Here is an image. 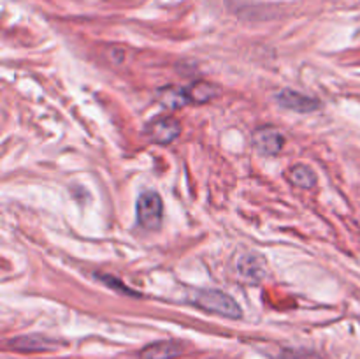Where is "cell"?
<instances>
[{
  "label": "cell",
  "instance_id": "9c48e42d",
  "mask_svg": "<svg viewBox=\"0 0 360 359\" xmlns=\"http://www.w3.org/2000/svg\"><path fill=\"white\" fill-rule=\"evenodd\" d=\"M157 97L160 101L162 106L169 109H179L183 106L190 104V97L186 88L179 87H165L162 90L157 92Z\"/></svg>",
  "mask_w": 360,
  "mask_h": 359
},
{
  "label": "cell",
  "instance_id": "3957f363",
  "mask_svg": "<svg viewBox=\"0 0 360 359\" xmlns=\"http://www.w3.org/2000/svg\"><path fill=\"white\" fill-rule=\"evenodd\" d=\"M252 144L260 155H267V157H274L280 153L285 146V136L280 129L273 125L260 127L253 132Z\"/></svg>",
  "mask_w": 360,
  "mask_h": 359
},
{
  "label": "cell",
  "instance_id": "52a82bcc",
  "mask_svg": "<svg viewBox=\"0 0 360 359\" xmlns=\"http://www.w3.org/2000/svg\"><path fill=\"white\" fill-rule=\"evenodd\" d=\"M185 352V345L174 340H162L150 344L141 351V359H176Z\"/></svg>",
  "mask_w": 360,
  "mask_h": 359
},
{
  "label": "cell",
  "instance_id": "ba28073f",
  "mask_svg": "<svg viewBox=\"0 0 360 359\" xmlns=\"http://www.w3.org/2000/svg\"><path fill=\"white\" fill-rule=\"evenodd\" d=\"M238 271L250 282H260L267 275L266 260L259 253H245L238 260Z\"/></svg>",
  "mask_w": 360,
  "mask_h": 359
},
{
  "label": "cell",
  "instance_id": "277c9868",
  "mask_svg": "<svg viewBox=\"0 0 360 359\" xmlns=\"http://www.w3.org/2000/svg\"><path fill=\"white\" fill-rule=\"evenodd\" d=\"M148 139L157 144H169L176 141V137L181 134V123L172 116H158L151 120L144 129Z\"/></svg>",
  "mask_w": 360,
  "mask_h": 359
},
{
  "label": "cell",
  "instance_id": "6da1fadb",
  "mask_svg": "<svg viewBox=\"0 0 360 359\" xmlns=\"http://www.w3.org/2000/svg\"><path fill=\"white\" fill-rule=\"evenodd\" d=\"M190 301L197 306V308L204 310V312L217 313V315L227 317V319H241L243 310L239 306V303L232 298L227 292L217 291V289H211V291H197L193 292L192 299Z\"/></svg>",
  "mask_w": 360,
  "mask_h": 359
},
{
  "label": "cell",
  "instance_id": "8992f818",
  "mask_svg": "<svg viewBox=\"0 0 360 359\" xmlns=\"http://www.w3.org/2000/svg\"><path fill=\"white\" fill-rule=\"evenodd\" d=\"M9 347L18 352H49L56 351L60 344L44 334H25V336L13 338L9 341Z\"/></svg>",
  "mask_w": 360,
  "mask_h": 359
},
{
  "label": "cell",
  "instance_id": "7c38bea8",
  "mask_svg": "<svg viewBox=\"0 0 360 359\" xmlns=\"http://www.w3.org/2000/svg\"><path fill=\"white\" fill-rule=\"evenodd\" d=\"M280 359H322L315 352L308 351H283Z\"/></svg>",
  "mask_w": 360,
  "mask_h": 359
},
{
  "label": "cell",
  "instance_id": "7a4b0ae2",
  "mask_svg": "<svg viewBox=\"0 0 360 359\" xmlns=\"http://www.w3.org/2000/svg\"><path fill=\"white\" fill-rule=\"evenodd\" d=\"M136 217L137 224L146 231H155L162 225V217H164V203L162 197L153 190L141 194L136 204Z\"/></svg>",
  "mask_w": 360,
  "mask_h": 359
},
{
  "label": "cell",
  "instance_id": "8fae6325",
  "mask_svg": "<svg viewBox=\"0 0 360 359\" xmlns=\"http://www.w3.org/2000/svg\"><path fill=\"white\" fill-rule=\"evenodd\" d=\"M288 178L299 189H313L316 185V180H319L316 178V172L309 165L304 164L294 165L290 172H288Z\"/></svg>",
  "mask_w": 360,
  "mask_h": 359
},
{
  "label": "cell",
  "instance_id": "30bf717a",
  "mask_svg": "<svg viewBox=\"0 0 360 359\" xmlns=\"http://www.w3.org/2000/svg\"><path fill=\"white\" fill-rule=\"evenodd\" d=\"M186 92H188L190 102L204 104V102H210L211 99L217 97L220 94V88L213 83H207V81H195L190 87H186Z\"/></svg>",
  "mask_w": 360,
  "mask_h": 359
},
{
  "label": "cell",
  "instance_id": "5b68a950",
  "mask_svg": "<svg viewBox=\"0 0 360 359\" xmlns=\"http://www.w3.org/2000/svg\"><path fill=\"white\" fill-rule=\"evenodd\" d=\"M274 99H276V102L280 106L297 113H313L316 109H320L319 99L309 97V95L301 94V92L290 90V88H285V90L278 92L274 95Z\"/></svg>",
  "mask_w": 360,
  "mask_h": 359
}]
</instances>
